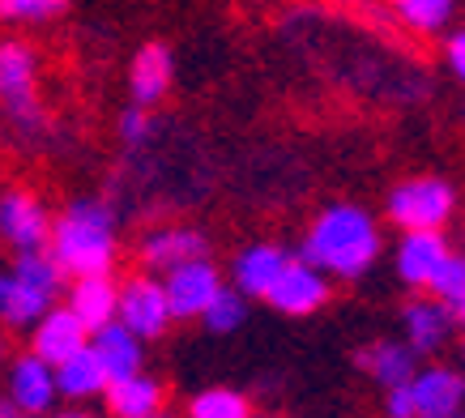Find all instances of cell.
<instances>
[{
	"label": "cell",
	"mask_w": 465,
	"mask_h": 418,
	"mask_svg": "<svg viewBox=\"0 0 465 418\" xmlns=\"http://www.w3.org/2000/svg\"><path fill=\"white\" fill-rule=\"evenodd\" d=\"M381 226L363 205H329L316 214V223L308 226V235L299 244V256L324 269L329 278H363L367 269L381 261Z\"/></svg>",
	"instance_id": "1"
},
{
	"label": "cell",
	"mask_w": 465,
	"mask_h": 418,
	"mask_svg": "<svg viewBox=\"0 0 465 418\" xmlns=\"http://www.w3.org/2000/svg\"><path fill=\"white\" fill-rule=\"evenodd\" d=\"M47 252L60 261L64 274L85 278V274H112L115 265V223L99 201H73L56 223H52V244Z\"/></svg>",
	"instance_id": "2"
},
{
	"label": "cell",
	"mask_w": 465,
	"mask_h": 418,
	"mask_svg": "<svg viewBox=\"0 0 465 418\" xmlns=\"http://www.w3.org/2000/svg\"><path fill=\"white\" fill-rule=\"evenodd\" d=\"M384 209H389V223L401 231H444L457 214V188L440 175H414L389 193Z\"/></svg>",
	"instance_id": "3"
},
{
	"label": "cell",
	"mask_w": 465,
	"mask_h": 418,
	"mask_svg": "<svg viewBox=\"0 0 465 418\" xmlns=\"http://www.w3.org/2000/svg\"><path fill=\"white\" fill-rule=\"evenodd\" d=\"M35 73H39V60L26 43H0V112L14 120L22 137L39 128Z\"/></svg>",
	"instance_id": "4"
},
{
	"label": "cell",
	"mask_w": 465,
	"mask_h": 418,
	"mask_svg": "<svg viewBox=\"0 0 465 418\" xmlns=\"http://www.w3.org/2000/svg\"><path fill=\"white\" fill-rule=\"evenodd\" d=\"M265 304L273 312H282V316H312V312H321L329 304V274L316 269L312 261H286V269L273 278L269 286Z\"/></svg>",
	"instance_id": "5"
},
{
	"label": "cell",
	"mask_w": 465,
	"mask_h": 418,
	"mask_svg": "<svg viewBox=\"0 0 465 418\" xmlns=\"http://www.w3.org/2000/svg\"><path fill=\"white\" fill-rule=\"evenodd\" d=\"M120 321L142 337V342H154L171 329L175 312H171L167 286L158 278H128L120 286Z\"/></svg>",
	"instance_id": "6"
},
{
	"label": "cell",
	"mask_w": 465,
	"mask_h": 418,
	"mask_svg": "<svg viewBox=\"0 0 465 418\" xmlns=\"http://www.w3.org/2000/svg\"><path fill=\"white\" fill-rule=\"evenodd\" d=\"M457 324H461V312L431 291L419 294V299H410V304L401 307V333H406V342L419 350V354L444 350L449 337L457 333Z\"/></svg>",
	"instance_id": "7"
},
{
	"label": "cell",
	"mask_w": 465,
	"mask_h": 418,
	"mask_svg": "<svg viewBox=\"0 0 465 418\" xmlns=\"http://www.w3.org/2000/svg\"><path fill=\"white\" fill-rule=\"evenodd\" d=\"M0 239L14 252H35L52 244V218L35 193L14 188L0 196Z\"/></svg>",
	"instance_id": "8"
},
{
	"label": "cell",
	"mask_w": 465,
	"mask_h": 418,
	"mask_svg": "<svg viewBox=\"0 0 465 418\" xmlns=\"http://www.w3.org/2000/svg\"><path fill=\"white\" fill-rule=\"evenodd\" d=\"M163 286H167L175 321H197V316L210 312L213 299H218L223 278H218V269L210 265V256H201V261H188V265H175L167 278H163Z\"/></svg>",
	"instance_id": "9"
},
{
	"label": "cell",
	"mask_w": 465,
	"mask_h": 418,
	"mask_svg": "<svg viewBox=\"0 0 465 418\" xmlns=\"http://www.w3.org/2000/svg\"><path fill=\"white\" fill-rule=\"evenodd\" d=\"M9 397H14L26 414H47L56 405V363H47L39 350H26L9 363Z\"/></svg>",
	"instance_id": "10"
},
{
	"label": "cell",
	"mask_w": 465,
	"mask_h": 418,
	"mask_svg": "<svg viewBox=\"0 0 465 418\" xmlns=\"http://www.w3.org/2000/svg\"><path fill=\"white\" fill-rule=\"evenodd\" d=\"M449 239H444V231H406L401 235V244H397V278L406 282L410 291H427L431 286V278L440 274V265L449 261Z\"/></svg>",
	"instance_id": "11"
},
{
	"label": "cell",
	"mask_w": 465,
	"mask_h": 418,
	"mask_svg": "<svg viewBox=\"0 0 465 418\" xmlns=\"http://www.w3.org/2000/svg\"><path fill=\"white\" fill-rule=\"evenodd\" d=\"M419 418H452L465 410V376L457 367H423L410 380Z\"/></svg>",
	"instance_id": "12"
},
{
	"label": "cell",
	"mask_w": 465,
	"mask_h": 418,
	"mask_svg": "<svg viewBox=\"0 0 465 418\" xmlns=\"http://www.w3.org/2000/svg\"><path fill=\"white\" fill-rule=\"evenodd\" d=\"M52 294L39 291V286H30L14 265L0 269V324L5 329H35V324L52 312Z\"/></svg>",
	"instance_id": "13"
},
{
	"label": "cell",
	"mask_w": 465,
	"mask_h": 418,
	"mask_svg": "<svg viewBox=\"0 0 465 418\" xmlns=\"http://www.w3.org/2000/svg\"><path fill=\"white\" fill-rule=\"evenodd\" d=\"M85 342H90V324H85L69 304L52 307V312H47V316L30 329V350H39L47 363L69 359L73 350H82Z\"/></svg>",
	"instance_id": "14"
},
{
	"label": "cell",
	"mask_w": 465,
	"mask_h": 418,
	"mask_svg": "<svg viewBox=\"0 0 465 418\" xmlns=\"http://www.w3.org/2000/svg\"><path fill=\"white\" fill-rule=\"evenodd\" d=\"M210 252L205 235L193 231V226H163V231H150L142 239V261L145 269L154 274H171L175 265H188V261H201Z\"/></svg>",
	"instance_id": "15"
},
{
	"label": "cell",
	"mask_w": 465,
	"mask_h": 418,
	"mask_svg": "<svg viewBox=\"0 0 465 418\" xmlns=\"http://www.w3.org/2000/svg\"><path fill=\"white\" fill-rule=\"evenodd\" d=\"M359 367L376 380L381 389H397V384H410L419 376V350L410 342H371V346L359 354Z\"/></svg>",
	"instance_id": "16"
},
{
	"label": "cell",
	"mask_w": 465,
	"mask_h": 418,
	"mask_svg": "<svg viewBox=\"0 0 465 418\" xmlns=\"http://www.w3.org/2000/svg\"><path fill=\"white\" fill-rule=\"evenodd\" d=\"M90 346L99 350L103 367H107V380H124L142 372V359H145L142 337L133 333L124 321H112V324H103V329H94Z\"/></svg>",
	"instance_id": "17"
},
{
	"label": "cell",
	"mask_w": 465,
	"mask_h": 418,
	"mask_svg": "<svg viewBox=\"0 0 465 418\" xmlns=\"http://www.w3.org/2000/svg\"><path fill=\"white\" fill-rule=\"evenodd\" d=\"M69 307L90 324V333L120 321V286L107 274H85L69 286Z\"/></svg>",
	"instance_id": "18"
},
{
	"label": "cell",
	"mask_w": 465,
	"mask_h": 418,
	"mask_svg": "<svg viewBox=\"0 0 465 418\" xmlns=\"http://www.w3.org/2000/svg\"><path fill=\"white\" fill-rule=\"evenodd\" d=\"M56 384H60V397H69V402H85V397H99L107 393V367H103L99 350L85 342L82 350H73L69 359L56 363Z\"/></svg>",
	"instance_id": "19"
},
{
	"label": "cell",
	"mask_w": 465,
	"mask_h": 418,
	"mask_svg": "<svg viewBox=\"0 0 465 418\" xmlns=\"http://www.w3.org/2000/svg\"><path fill=\"white\" fill-rule=\"evenodd\" d=\"M286 256L278 244H252V248H243L235 256V265H231V282L240 286L243 294H252V299H265L273 278L286 269Z\"/></svg>",
	"instance_id": "20"
},
{
	"label": "cell",
	"mask_w": 465,
	"mask_h": 418,
	"mask_svg": "<svg viewBox=\"0 0 465 418\" xmlns=\"http://www.w3.org/2000/svg\"><path fill=\"white\" fill-rule=\"evenodd\" d=\"M107 414L112 418H163V384L145 372L107 384Z\"/></svg>",
	"instance_id": "21"
},
{
	"label": "cell",
	"mask_w": 465,
	"mask_h": 418,
	"mask_svg": "<svg viewBox=\"0 0 465 418\" xmlns=\"http://www.w3.org/2000/svg\"><path fill=\"white\" fill-rule=\"evenodd\" d=\"M128 90H133V103H142V107L163 103V95L171 90V52L163 43H145L142 52L133 56Z\"/></svg>",
	"instance_id": "22"
},
{
	"label": "cell",
	"mask_w": 465,
	"mask_h": 418,
	"mask_svg": "<svg viewBox=\"0 0 465 418\" xmlns=\"http://www.w3.org/2000/svg\"><path fill=\"white\" fill-rule=\"evenodd\" d=\"M389 9L414 35H440V30H449L457 0H389Z\"/></svg>",
	"instance_id": "23"
},
{
	"label": "cell",
	"mask_w": 465,
	"mask_h": 418,
	"mask_svg": "<svg viewBox=\"0 0 465 418\" xmlns=\"http://www.w3.org/2000/svg\"><path fill=\"white\" fill-rule=\"evenodd\" d=\"M188 418H252V410L235 389H205L188 402Z\"/></svg>",
	"instance_id": "24"
},
{
	"label": "cell",
	"mask_w": 465,
	"mask_h": 418,
	"mask_svg": "<svg viewBox=\"0 0 465 418\" xmlns=\"http://www.w3.org/2000/svg\"><path fill=\"white\" fill-rule=\"evenodd\" d=\"M243 299H248V294H243L240 286L231 282V286H223V291H218V299L210 304V312H205L201 321L210 324L213 333H231V329H240L243 316H248V307H243Z\"/></svg>",
	"instance_id": "25"
},
{
	"label": "cell",
	"mask_w": 465,
	"mask_h": 418,
	"mask_svg": "<svg viewBox=\"0 0 465 418\" xmlns=\"http://www.w3.org/2000/svg\"><path fill=\"white\" fill-rule=\"evenodd\" d=\"M431 294H440L444 304L461 307L465 304V252H449V261L440 265V274L431 278V286H427Z\"/></svg>",
	"instance_id": "26"
},
{
	"label": "cell",
	"mask_w": 465,
	"mask_h": 418,
	"mask_svg": "<svg viewBox=\"0 0 465 418\" xmlns=\"http://www.w3.org/2000/svg\"><path fill=\"white\" fill-rule=\"evenodd\" d=\"M69 0H0V17L9 22H52L56 14H64Z\"/></svg>",
	"instance_id": "27"
},
{
	"label": "cell",
	"mask_w": 465,
	"mask_h": 418,
	"mask_svg": "<svg viewBox=\"0 0 465 418\" xmlns=\"http://www.w3.org/2000/svg\"><path fill=\"white\" fill-rule=\"evenodd\" d=\"M120 137H124L128 145H142V141L150 137V115H145L142 103H133V107L120 115Z\"/></svg>",
	"instance_id": "28"
},
{
	"label": "cell",
	"mask_w": 465,
	"mask_h": 418,
	"mask_svg": "<svg viewBox=\"0 0 465 418\" xmlns=\"http://www.w3.org/2000/svg\"><path fill=\"white\" fill-rule=\"evenodd\" d=\"M384 418H419V405H414V389L410 384L384 389Z\"/></svg>",
	"instance_id": "29"
},
{
	"label": "cell",
	"mask_w": 465,
	"mask_h": 418,
	"mask_svg": "<svg viewBox=\"0 0 465 418\" xmlns=\"http://www.w3.org/2000/svg\"><path fill=\"white\" fill-rule=\"evenodd\" d=\"M444 60H449V69L457 82H465V26L452 30L449 39H444Z\"/></svg>",
	"instance_id": "30"
},
{
	"label": "cell",
	"mask_w": 465,
	"mask_h": 418,
	"mask_svg": "<svg viewBox=\"0 0 465 418\" xmlns=\"http://www.w3.org/2000/svg\"><path fill=\"white\" fill-rule=\"evenodd\" d=\"M22 414H26V410H22L14 397H0V418H22Z\"/></svg>",
	"instance_id": "31"
},
{
	"label": "cell",
	"mask_w": 465,
	"mask_h": 418,
	"mask_svg": "<svg viewBox=\"0 0 465 418\" xmlns=\"http://www.w3.org/2000/svg\"><path fill=\"white\" fill-rule=\"evenodd\" d=\"M60 418H94V414H85V410H64Z\"/></svg>",
	"instance_id": "32"
},
{
	"label": "cell",
	"mask_w": 465,
	"mask_h": 418,
	"mask_svg": "<svg viewBox=\"0 0 465 418\" xmlns=\"http://www.w3.org/2000/svg\"><path fill=\"white\" fill-rule=\"evenodd\" d=\"M457 312H461V329H465V304H461V307H457Z\"/></svg>",
	"instance_id": "33"
},
{
	"label": "cell",
	"mask_w": 465,
	"mask_h": 418,
	"mask_svg": "<svg viewBox=\"0 0 465 418\" xmlns=\"http://www.w3.org/2000/svg\"><path fill=\"white\" fill-rule=\"evenodd\" d=\"M22 418H43V414H22Z\"/></svg>",
	"instance_id": "34"
},
{
	"label": "cell",
	"mask_w": 465,
	"mask_h": 418,
	"mask_svg": "<svg viewBox=\"0 0 465 418\" xmlns=\"http://www.w3.org/2000/svg\"><path fill=\"white\" fill-rule=\"evenodd\" d=\"M452 418H465V410H461V414H452Z\"/></svg>",
	"instance_id": "35"
},
{
	"label": "cell",
	"mask_w": 465,
	"mask_h": 418,
	"mask_svg": "<svg viewBox=\"0 0 465 418\" xmlns=\"http://www.w3.org/2000/svg\"><path fill=\"white\" fill-rule=\"evenodd\" d=\"M461 359H465V346H461Z\"/></svg>",
	"instance_id": "36"
}]
</instances>
